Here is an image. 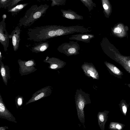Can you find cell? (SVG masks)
<instances>
[{"label": "cell", "mask_w": 130, "mask_h": 130, "mask_svg": "<svg viewBox=\"0 0 130 130\" xmlns=\"http://www.w3.org/2000/svg\"><path fill=\"white\" fill-rule=\"evenodd\" d=\"M58 26L47 25L37 26L28 29L27 39L35 42L45 41L56 35Z\"/></svg>", "instance_id": "1"}, {"label": "cell", "mask_w": 130, "mask_h": 130, "mask_svg": "<svg viewBox=\"0 0 130 130\" xmlns=\"http://www.w3.org/2000/svg\"><path fill=\"white\" fill-rule=\"evenodd\" d=\"M105 64L109 69L110 72L112 75L118 78L121 79L122 78V76L124 74L123 72L116 66L108 62H106Z\"/></svg>", "instance_id": "15"}, {"label": "cell", "mask_w": 130, "mask_h": 130, "mask_svg": "<svg viewBox=\"0 0 130 130\" xmlns=\"http://www.w3.org/2000/svg\"></svg>", "instance_id": "31"}, {"label": "cell", "mask_w": 130, "mask_h": 130, "mask_svg": "<svg viewBox=\"0 0 130 130\" xmlns=\"http://www.w3.org/2000/svg\"><path fill=\"white\" fill-rule=\"evenodd\" d=\"M49 7L46 4L32 6L25 13L24 15L19 20V27H26L32 25L35 21L45 14Z\"/></svg>", "instance_id": "2"}, {"label": "cell", "mask_w": 130, "mask_h": 130, "mask_svg": "<svg viewBox=\"0 0 130 130\" xmlns=\"http://www.w3.org/2000/svg\"><path fill=\"white\" fill-rule=\"evenodd\" d=\"M52 1L51 4L52 7L56 5L63 6L65 5L66 0H51Z\"/></svg>", "instance_id": "22"}, {"label": "cell", "mask_w": 130, "mask_h": 130, "mask_svg": "<svg viewBox=\"0 0 130 130\" xmlns=\"http://www.w3.org/2000/svg\"><path fill=\"white\" fill-rule=\"evenodd\" d=\"M0 118L11 122H17L15 118L7 108L0 94Z\"/></svg>", "instance_id": "9"}, {"label": "cell", "mask_w": 130, "mask_h": 130, "mask_svg": "<svg viewBox=\"0 0 130 130\" xmlns=\"http://www.w3.org/2000/svg\"><path fill=\"white\" fill-rule=\"evenodd\" d=\"M8 127L6 126H5L4 127H0V130H5L7 129H8Z\"/></svg>", "instance_id": "27"}, {"label": "cell", "mask_w": 130, "mask_h": 130, "mask_svg": "<svg viewBox=\"0 0 130 130\" xmlns=\"http://www.w3.org/2000/svg\"><path fill=\"white\" fill-rule=\"evenodd\" d=\"M62 16L64 18L72 20H83V17L77 14L75 12L70 9L60 10Z\"/></svg>", "instance_id": "14"}, {"label": "cell", "mask_w": 130, "mask_h": 130, "mask_svg": "<svg viewBox=\"0 0 130 130\" xmlns=\"http://www.w3.org/2000/svg\"><path fill=\"white\" fill-rule=\"evenodd\" d=\"M88 38V36L87 35H84L82 37V38L83 39H86Z\"/></svg>", "instance_id": "28"}, {"label": "cell", "mask_w": 130, "mask_h": 130, "mask_svg": "<svg viewBox=\"0 0 130 130\" xmlns=\"http://www.w3.org/2000/svg\"><path fill=\"white\" fill-rule=\"evenodd\" d=\"M13 0H0V8L6 9L10 6Z\"/></svg>", "instance_id": "21"}, {"label": "cell", "mask_w": 130, "mask_h": 130, "mask_svg": "<svg viewBox=\"0 0 130 130\" xmlns=\"http://www.w3.org/2000/svg\"><path fill=\"white\" fill-rule=\"evenodd\" d=\"M0 72L3 80L6 85H7L8 80L10 78V71L9 66L5 65L0 60Z\"/></svg>", "instance_id": "12"}, {"label": "cell", "mask_w": 130, "mask_h": 130, "mask_svg": "<svg viewBox=\"0 0 130 130\" xmlns=\"http://www.w3.org/2000/svg\"><path fill=\"white\" fill-rule=\"evenodd\" d=\"M61 26H59L56 30V35L57 36H60L62 35L63 33V30L61 28Z\"/></svg>", "instance_id": "24"}, {"label": "cell", "mask_w": 130, "mask_h": 130, "mask_svg": "<svg viewBox=\"0 0 130 130\" xmlns=\"http://www.w3.org/2000/svg\"><path fill=\"white\" fill-rule=\"evenodd\" d=\"M130 105V102L128 104L125 100H122L119 104L120 110L122 113L125 116H126L127 110Z\"/></svg>", "instance_id": "18"}, {"label": "cell", "mask_w": 130, "mask_h": 130, "mask_svg": "<svg viewBox=\"0 0 130 130\" xmlns=\"http://www.w3.org/2000/svg\"><path fill=\"white\" fill-rule=\"evenodd\" d=\"M68 51L69 53L73 54L75 52L76 50L74 48H71L68 50Z\"/></svg>", "instance_id": "26"}, {"label": "cell", "mask_w": 130, "mask_h": 130, "mask_svg": "<svg viewBox=\"0 0 130 130\" xmlns=\"http://www.w3.org/2000/svg\"><path fill=\"white\" fill-rule=\"evenodd\" d=\"M104 16L108 18L112 12V7L109 0H101Z\"/></svg>", "instance_id": "16"}, {"label": "cell", "mask_w": 130, "mask_h": 130, "mask_svg": "<svg viewBox=\"0 0 130 130\" xmlns=\"http://www.w3.org/2000/svg\"><path fill=\"white\" fill-rule=\"evenodd\" d=\"M128 27L122 23H118L111 28L113 35L119 38H123L127 36Z\"/></svg>", "instance_id": "8"}, {"label": "cell", "mask_w": 130, "mask_h": 130, "mask_svg": "<svg viewBox=\"0 0 130 130\" xmlns=\"http://www.w3.org/2000/svg\"><path fill=\"white\" fill-rule=\"evenodd\" d=\"M18 62L19 67V72L21 76L29 74L37 70L35 67L36 66V63L33 59L28 61L19 59Z\"/></svg>", "instance_id": "5"}, {"label": "cell", "mask_w": 130, "mask_h": 130, "mask_svg": "<svg viewBox=\"0 0 130 130\" xmlns=\"http://www.w3.org/2000/svg\"><path fill=\"white\" fill-rule=\"evenodd\" d=\"M45 41L36 42L32 45H27L26 46L33 53L42 52L46 50L49 46L48 42Z\"/></svg>", "instance_id": "11"}, {"label": "cell", "mask_w": 130, "mask_h": 130, "mask_svg": "<svg viewBox=\"0 0 130 130\" xmlns=\"http://www.w3.org/2000/svg\"><path fill=\"white\" fill-rule=\"evenodd\" d=\"M85 6L87 7L89 12L92 10L94 7H96V5L92 0H80Z\"/></svg>", "instance_id": "20"}, {"label": "cell", "mask_w": 130, "mask_h": 130, "mask_svg": "<svg viewBox=\"0 0 130 130\" xmlns=\"http://www.w3.org/2000/svg\"><path fill=\"white\" fill-rule=\"evenodd\" d=\"M21 29L19 26L16 27L11 35H9V38L12 39V43L13 50L17 51L18 49L20 41Z\"/></svg>", "instance_id": "10"}, {"label": "cell", "mask_w": 130, "mask_h": 130, "mask_svg": "<svg viewBox=\"0 0 130 130\" xmlns=\"http://www.w3.org/2000/svg\"><path fill=\"white\" fill-rule=\"evenodd\" d=\"M75 98L78 118L85 127L84 108L86 105L91 103L89 95L81 89H78L76 90Z\"/></svg>", "instance_id": "3"}, {"label": "cell", "mask_w": 130, "mask_h": 130, "mask_svg": "<svg viewBox=\"0 0 130 130\" xmlns=\"http://www.w3.org/2000/svg\"><path fill=\"white\" fill-rule=\"evenodd\" d=\"M5 18L0 22V42L3 46L4 51L6 52L8 50L9 43V35L7 30Z\"/></svg>", "instance_id": "7"}, {"label": "cell", "mask_w": 130, "mask_h": 130, "mask_svg": "<svg viewBox=\"0 0 130 130\" xmlns=\"http://www.w3.org/2000/svg\"><path fill=\"white\" fill-rule=\"evenodd\" d=\"M0 60H2V55L1 53V51L0 52Z\"/></svg>", "instance_id": "29"}, {"label": "cell", "mask_w": 130, "mask_h": 130, "mask_svg": "<svg viewBox=\"0 0 130 130\" xmlns=\"http://www.w3.org/2000/svg\"><path fill=\"white\" fill-rule=\"evenodd\" d=\"M109 112V111L105 110L103 112H99L98 114V124L101 130L105 129V125L108 120V115Z\"/></svg>", "instance_id": "13"}, {"label": "cell", "mask_w": 130, "mask_h": 130, "mask_svg": "<svg viewBox=\"0 0 130 130\" xmlns=\"http://www.w3.org/2000/svg\"><path fill=\"white\" fill-rule=\"evenodd\" d=\"M109 49L110 58L121 65L126 71L130 74V56H124L121 55L112 44H111Z\"/></svg>", "instance_id": "4"}, {"label": "cell", "mask_w": 130, "mask_h": 130, "mask_svg": "<svg viewBox=\"0 0 130 130\" xmlns=\"http://www.w3.org/2000/svg\"><path fill=\"white\" fill-rule=\"evenodd\" d=\"M127 86L129 87L130 88V84H127Z\"/></svg>", "instance_id": "30"}, {"label": "cell", "mask_w": 130, "mask_h": 130, "mask_svg": "<svg viewBox=\"0 0 130 130\" xmlns=\"http://www.w3.org/2000/svg\"><path fill=\"white\" fill-rule=\"evenodd\" d=\"M23 98L22 96L18 95L15 97V102L17 108L23 104Z\"/></svg>", "instance_id": "23"}, {"label": "cell", "mask_w": 130, "mask_h": 130, "mask_svg": "<svg viewBox=\"0 0 130 130\" xmlns=\"http://www.w3.org/2000/svg\"><path fill=\"white\" fill-rule=\"evenodd\" d=\"M125 125L124 124L117 122H110L109 126V128L111 130H122Z\"/></svg>", "instance_id": "19"}, {"label": "cell", "mask_w": 130, "mask_h": 130, "mask_svg": "<svg viewBox=\"0 0 130 130\" xmlns=\"http://www.w3.org/2000/svg\"><path fill=\"white\" fill-rule=\"evenodd\" d=\"M52 89L51 86H48L37 91L32 94L31 98L26 103L25 105L49 96L52 93Z\"/></svg>", "instance_id": "6"}, {"label": "cell", "mask_w": 130, "mask_h": 130, "mask_svg": "<svg viewBox=\"0 0 130 130\" xmlns=\"http://www.w3.org/2000/svg\"><path fill=\"white\" fill-rule=\"evenodd\" d=\"M24 0H13L10 6L8 8H10L14 6L17 4L18 3Z\"/></svg>", "instance_id": "25"}, {"label": "cell", "mask_w": 130, "mask_h": 130, "mask_svg": "<svg viewBox=\"0 0 130 130\" xmlns=\"http://www.w3.org/2000/svg\"><path fill=\"white\" fill-rule=\"evenodd\" d=\"M29 3H26L17 5L10 8H8V12L11 13L12 16H14L18 14L24 8L26 7Z\"/></svg>", "instance_id": "17"}]
</instances>
